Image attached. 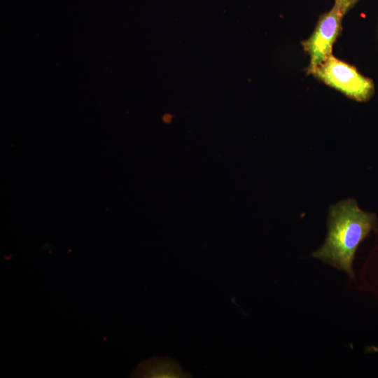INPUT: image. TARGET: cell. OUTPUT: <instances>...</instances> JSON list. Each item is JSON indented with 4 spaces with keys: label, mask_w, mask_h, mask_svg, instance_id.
<instances>
[{
    "label": "cell",
    "mask_w": 378,
    "mask_h": 378,
    "mask_svg": "<svg viewBox=\"0 0 378 378\" xmlns=\"http://www.w3.org/2000/svg\"><path fill=\"white\" fill-rule=\"evenodd\" d=\"M360 0H335L342 8L344 15L352 8Z\"/></svg>",
    "instance_id": "cell-5"
},
{
    "label": "cell",
    "mask_w": 378,
    "mask_h": 378,
    "mask_svg": "<svg viewBox=\"0 0 378 378\" xmlns=\"http://www.w3.org/2000/svg\"><path fill=\"white\" fill-rule=\"evenodd\" d=\"M344 15L339 4L335 2L330 10L320 15L309 37L301 42L309 58L308 74L332 55L333 45L342 31Z\"/></svg>",
    "instance_id": "cell-3"
},
{
    "label": "cell",
    "mask_w": 378,
    "mask_h": 378,
    "mask_svg": "<svg viewBox=\"0 0 378 378\" xmlns=\"http://www.w3.org/2000/svg\"><path fill=\"white\" fill-rule=\"evenodd\" d=\"M132 377L186 378L191 374L186 372L173 358H151L141 362L132 373Z\"/></svg>",
    "instance_id": "cell-4"
},
{
    "label": "cell",
    "mask_w": 378,
    "mask_h": 378,
    "mask_svg": "<svg viewBox=\"0 0 378 378\" xmlns=\"http://www.w3.org/2000/svg\"><path fill=\"white\" fill-rule=\"evenodd\" d=\"M376 227V216L361 210L355 200L331 205L325 242L312 255L353 278L356 250Z\"/></svg>",
    "instance_id": "cell-1"
},
{
    "label": "cell",
    "mask_w": 378,
    "mask_h": 378,
    "mask_svg": "<svg viewBox=\"0 0 378 378\" xmlns=\"http://www.w3.org/2000/svg\"><path fill=\"white\" fill-rule=\"evenodd\" d=\"M311 75L357 102H367L374 93L372 79L361 74L353 65L332 55L318 65Z\"/></svg>",
    "instance_id": "cell-2"
}]
</instances>
